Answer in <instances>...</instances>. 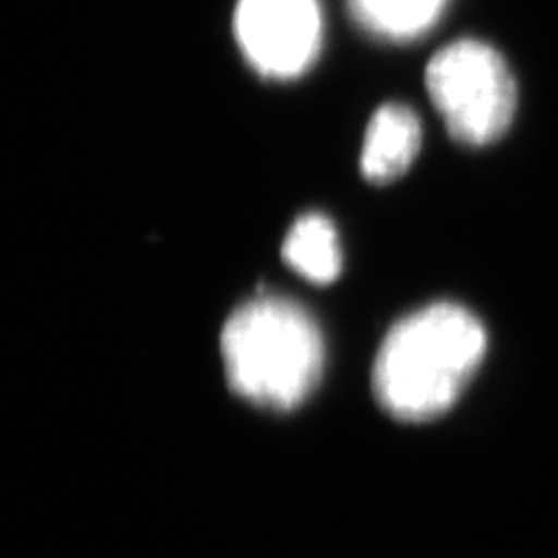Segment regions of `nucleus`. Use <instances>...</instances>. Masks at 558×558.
<instances>
[{
  "label": "nucleus",
  "mask_w": 558,
  "mask_h": 558,
  "mask_svg": "<svg viewBox=\"0 0 558 558\" xmlns=\"http://www.w3.org/2000/svg\"><path fill=\"white\" fill-rule=\"evenodd\" d=\"M484 354L486 331L470 311L426 306L387 333L373 371L375 396L396 418H435L458 401Z\"/></svg>",
  "instance_id": "f257e3e1"
},
{
  "label": "nucleus",
  "mask_w": 558,
  "mask_h": 558,
  "mask_svg": "<svg viewBox=\"0 0 558 558\" xmlns=\"http://www.w3.org/2000/svg\"><path fill=\"white\" fill-rule=\"evenodd\" d=\"M221 359L240 398L269 410H294L319 383L325 345L313 317L290 300L259 296L223 325Z\"/></svg>",
  "instance_id": "f03ea898"
},
{
  "label": "nucleus",
  "mask_w": 558,
  "mask_h": 558,
  "mask_svg": "<svg viewBox=\"0 0 558 558\" xmlns=\"http://www.w3.org/2000/svg\"><path fill=\"white\" fill-rule=\"evenodd\" d=\"M426 87L449 133L465 145L499 140L515 114V80L499 52L482 41H456L437 52Z\"/></svg>",
  "instance_id": "7ed1b4c3"
},
{
  "label": "nucleus",
  "mask_w": 558,
  "mask_h": 558,
  "mask_svg": "<svg viewBox=\"0 0 558 558\" xmlns=\"http://www.w3.org/2000/svg\"><path fill=\"white\" fill-rule=\"evenodd\" d=\"M236 36L251 64L267 77H294L319 50L317 0H240Z\"/></svg>",
  "instance_id": "20e7f679"
},
{
  "label": "nucleus",
  "mask_w": 558,
  "mask_h": 558,
  "mask_svg": "<svg viewBox=\"0 0 558 558\" xmlns=\"http://www.w3.org/2000/svg\"><path fill=\"white\" fill-rule=\"evenodd\" d=\"M422 126L414 110L387 104L371 120L362 147V174L385 184L399 179L418 156Z\"/></svg>",
  "instance_id": "39448f33"
},
{
  "label": "nucleus",
  "mask_w": 558,
  "mask_h": 558,
  "mask_svg": "<svg viewBox=\"0 0 558 558\" xmlns=\"http://www.w3.org/2000/svg\"><path fill=\"white\" fill-rule=\"evenodd\" d=\"M281 255L302 278L331 283L341 271V246L336 226L320 214H306L290 228Z\"/></svg>",
  "instance_id": "423d86ee"
},
{
  "label": "nucleus",
  "mask_w": 558,
  "mask_h": 558,
  "mask_svg": "<svg viewBox=\"0 0 558 558\" xmlns=\"http://www.w3.org/2000/svg\"><path fill=\"white\" fill-rule=\"evenodd\" d=\"M445 0H352V9L368 29L408 38L424 32L442 9Z\"/></svg>",
  "instance_id": "0eeeda50"
}]
</instances>
